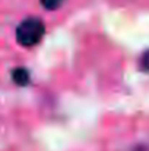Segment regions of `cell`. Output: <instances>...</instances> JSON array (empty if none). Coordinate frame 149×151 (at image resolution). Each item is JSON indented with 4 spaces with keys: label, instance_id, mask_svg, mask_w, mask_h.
Segmentation results:
<instances>
[{
    "label": "cell",
    "instance_id": "obj_1",
    "mask_svg": "<svg viewBox=\"0 0 149 151\" xmlns=\"http://www.w3.org/2000/svg\"><path fill=\"white\" fill-rule=\"evenodd\" d=\"M46 27L41 19L38 18H28L25 19L16 29V40L19 44L25 47L35 46L44 35Z\"/></svg>",
    "mask_w": 149,
    "mask_h": 151
},
{
    "label": "cell",
    "instance_id": "obj_2",
    "mask_svg": "<svg viewBox=\"0 0 149 151\" xmlns=\"http://www.w3.org/2000/svg\"><path fill=\"white\" fill-rule=\"evenodd\" d=\"M12 78H13L15 84L16 85H21V87H24V85H26L29 82V73L24 68H16L12 72Z\"/></svg>",
    "mask_w": 149,
    "mask_h": 151
},
{
    "label": "cell",
    "instance_id": "obj_3",
    "mask_svg": "<svg viewBox=\"0 0 149 151\" xmlns=\"http://www.w3.org/2000/svg\"><path fill=\"white\" fill-rule=\"evenodd\" d=\"M63 1H64V0H41V4H43L46 9H48V10H54V9L60 7Z\"/></svg>",
    "mask_w": 149,
    "mask_h": 151
},
{
    "label": "cell",
    "instance_id": "obj_4",
    "mask_svg": "<svg viewBox=\"0 0 149 151\" xmlns=\"http://www.w3.org/2000/svg\"><path fill=\"white\" fill-rule=\"evenodd\" d=\"M140 66H142V69H143V70H148L149 72V50L143 53L142 60H140Z\"/></svg>",
    "mask_w": 149,
    "mask_h": 151
}]
</instances>
